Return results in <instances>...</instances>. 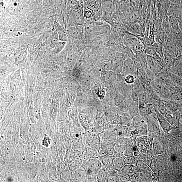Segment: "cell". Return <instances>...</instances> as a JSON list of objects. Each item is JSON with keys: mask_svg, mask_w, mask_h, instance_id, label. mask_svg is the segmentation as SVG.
<instances>
[{"mask_svg": "<svg viewBox=\"0 0 182 182\" xmlns=\"http://www.w3.org/2000/svg\"><path fill=\"white\" fill-rule=\"evenodd\" d=\"M102 163L99 159L94 158L87 160L83 166L87 179L93 180L96 178L99 171L102 168Z\"/></svg>", "mask_w": 182, "mask_h": 182, "instance_id": "obj_1", "label": "cell"}, {"mask_svg": "<svg viewBox=\"0 0 182 182\" xmlns=\"http://www.w3.org/2000/svg\"><path fill=\"white\" fill-rule=\"evenodd\" d=\"M149 135L155 138L160 134V126L156 113H153L146 116Z\"/></svg>", "mask_w": 182, "mask_h": 182, "instance_id": "obj_2", "label": "cell"}, {"mask_svg": "<svg viewBox=\"0 0 182 182\" xmlns=\"http://www.w3.org/2000/svg\"><path fill=\"white\" fill-rule=\"evenodd\" d=\"M153 138L149 135L138 136L136 138V143L139 152L141 154L146 153Z\"/></svg>", "mask_w": 182, "mask_h": 182, "instance_id": "obj_3", "label": "cell"}, {"mask_svg": "<svg viewBox=\"0 0 182 182\" xmlns=\"http://www.w3.org/2000/svg\"><path fill=\"white\" fill-rule=\"evenodd\" d=\"M165 51L171 55L173 58H177L180 53L174 42L168 38H165L163 44Z\"/></svg>", "mask_w": 182, "mask_h": 182, "instance_id": "obj_4", "label": "cell"}, {"mask_svg": "<svg viewBox=\"0 0 182 182\" xmlns=\"http://www.w3.org/2000/svg\"><path fill=\"white\" fill-rule=\"evenodd\" d=\"M123 69L126 74L132 75L136 77L137 76V70L132 60L127 58L123 64Z\"/></svg>", "mask_w": 182, "mask_h": 182, "instance_id": "obj_5", "label": "cell"}, {"mask_svg": "<svg viewBox=\"0 0 182 182\" xmlns=\"http://www.w3.org/2000/svg\"><path fill=\"white\" fill-rule=\"evenodd\" d=\"M126 156L124 155L116 157L114 161L112 168L119 172L126 164L125 162Z\"/></svg>", "mask_w": 182, "mask_h": 182, "instance_id": "obj_6", "label": "cell"}, {"mask_svg": "<svg viewBox=\"0 0 182 182\" xmlns=\"http://www.w3.org/2000/svg\"><path fill=\"white\" fill-rule=\"evenodd\" d=\"M163 59L166 66L171 71L174 68L175 66V58L164 50Z\"/></svg>", "mask_w": 182, "mask_h": 182, "instance_id": "obj_7", "label": "cell"}, {"mask_svg": "<svg viewBox=\"0 0 182 182\" xmlns=\"http://www.w3.org/2000/svg\"><path fill=\"white\" fill-rule=\"evenodd\" d=\"M156 108L152 104H147L145 106L139 108V114L146 116L151 114L155 113Z\"/></svg>", "mask_w": 182, "mask_h": 182, "instance_id": "obj_8", "label": "cell"}, {"mask_svg": "<svg viewBox=\"0 0 182 182\" xmlns=\"http://www.w3.org/2000/svg\"><path fill=\"white\" fill-rule=\"evenodd\" d=\"M100 158L102 164L107 169L111 168L113 166L114 161L116 157L113 155H108Z\"/></svg>", "mask_w": 182, "mask_h": 182, "instance_id": "obj_9", "label": "cell"}, {"mask_svg": "<svg viewBox=\"0 0 182 182\" xmlns=\"http://www.w3.org/2000/svg\"><path fill=\"white\" fill-rule=\"evenodd\" d=\"M132 124L133 127L136 128L147 124V119L146 116L138 114L133 118Z\"/></svg>", "mask_w": 182, "mask_h": 182, "instance_id": "obj_10", "label": "cell"}, {"mask_svg": "<svg viewBox=\"0 0 182 182\" xmlns=\"http://www.w3.org/2000/svg\"><path fill=\"white\" fill-rule=\"evenodd\" d=\"M168 20L170 28L175 33H180L179 20L172 16H168Z\"/></svg>", "mask_w": 182, "mask_h": 182, "instance_id": "obj_11", "label": "cell"}, {"mask_svg": "<svg viewBox=\"0 0 182 182\" xmlns=\"http://www.w3.org/2000/svg\"><path fill=\"white\" fill-rule=\"evenodd\" d=\"M153 147L155 155H160L164 152L163 145L158 140L153 138L152 141Z\"/></svg>", "mask_w": 182, "mask_h": 182, "instance_id": "obj_12", "label": "cell"}, {"mask_svg": "<svg viewBox=\"0 0 182 182\" xmlns=\"http://www.w3.org/2000/svg\"><path fill=\"white\" fill-rule=\"evenodd\" d=\"M133 133L136 137L139 136L148 135V129L147 124L135 128V130Z\"/></svg>", "mask_w": 182, "mask_h": 182, "instance_id": "obj_13", "label": "cell"}, {"mask_svg": "<svg viewBox=\"0 0 182 182\" xmlns=\"http://www.w3.org/2000/svg\"><path fill=\"white\" fill-rule=\"evenodd\" d=\"M134 165L126 164L118 173L121 175L123 176L132 174L135 170V166Z\"/></svg>", "mask_w": 182, "mask_h": 182, "instance_id": "obj_14", "label": "cell"}, {"mask_svg": "<svg viewBox=\"0 0 182 182\" xmlns=\"http://www.w3.org/2000/svg\"><path fill=\"white\" fill-rule=\"evenodd\" d=\"M128 29L130 32L135 35L140 36L143 35L140 25L138 22L131 24Z\"/></svg>", "mask_w": 182, "mask_h": 182, "instance_id": "obj_15", "label": "cell"}, {"mask_svg": "<svg viewBox=\"0 0 182 182\" xmlns=\"http://www.w3.org/2000/svg\"><path fill=\"white\" fill-rule=\"evenodd\" d=\"M124 42L125 44L129 47H134L137 43L139 40L134 36H124Z\"/></svg>", "mask_w": 182, "mask_h": 182, "instance_id": "obj_16", "label": "cell"}, {"mask_svg": "<svg viewBox=\"0 0 182 182\" xmlns=\"http://www.w3.org/2000/svg\"><path fill=\"white\" fill-rule=\"evenodd\" d=\"M160 127L163 131L166 133H168L173 128L172 125L168 121L166 118L159 122Z\"/></svg>", "mask_w": 182, "mask_h": 182, "instance_id": "obj_17", "label": "cell"}, {"mask_svg": "<svg viewBox=\"0 0 182 182\" xmlns=\"http://www.w3.org/2000/svg\"><path fill=\"white\" fill-rule=\"evenodd\" d=\"M129 110L130 115L132 118L137 115L139 110L138 101H134V103L130 105Z\"/></svg>", "mask_w": 182, "mask_h": 182, "instance_id": "obj_18", "label": "cell"}, {"mask_svg": "<svg viewBox=\"0 0 182 182\" xmlns=\"http://www.w3.org/2000/svg\"><path fill=\"white\" fill-rule=\"evenodd\" d=\"M108 176L107 170L102 168L99 171L96 176V180L99 182L107 181Z\"/></svg>", "mask_w": 182, "mask_h": 182, "instance_id": "obj_19", "label": "cell"}, {"mask_svg": "<svg viewBox=\"0 0 182 182\" xmlns=\"http://www.w3.org/2000/svg\"><path fill=\"white\" fill-rule=\"evenodd\" d=\"M168 16H172L179 20L182 19V13L177 8H170L168 12Z\"/></svg>", "mask_w": 182, "mask_h": 182, "instance_id": "obj_20", "label": "cell"}, {"mask_svg": "<svg viewBox=\"0 0 182 182\" xmlns=\"http://www.w3.org/2000/svg\"><path fill=\"white\" fill-rule=\"evenodd\" d=\"M126 147V146L123 145L116 144L113 155L116 157L124 155Z\"/></svg>", "mask_w": 182, "mask_h": 182, "instance_id": "obj_21", "label": "cell"}, {"mask_svg": "<svg viewBox=\"0 0 182 182\" xmlns=\"http://www.w3.org/2000/svg\"><path fill=\"white\" fill-rule=\"evenodd\" d=\"M116 144L114 143H105L102 145V149L106 150L109 155H114Z\"/></svg>", "mask_w": 182, "mask_h": 182, "instance_id": "obj_22", "label": "cell"}, {"mask_svg": "<svg viewBox=\"0 0 182 182\" xmlns=\"http://www.w3.org/2000/svg\"><path fill=\"white\" fill-rule=\"evenodd\" d=\"M138 101H143L147 104H152L150 95L146 90L141 93Z\"/></svg>", "mask_w": 182, "mask_h": 182, "instance_id": "obj_23", "label": "cell"}, {"mask_svg": "<svg viewBox=\"0 0 182 182\" xmlns=\"http://www.w3.org/2000/svg\"><path fill=\"white\" fill-rule=\"evenodd\" d=\"M152 47L156 52L163 59L164 49L163 45L158 42H155L153 44Z\"/></svg>", "mask_w": 182, "mask_h": 182, "instance_id": "obj_24", "label": "cell"}, {"mask_svg": "<svg viewBox=\"0 0 182 182\" xmlns=\"http://www.w3.org/2000/svg\"><path fill=\"white\" fill-rule=\"evenodd\" d=\"M76 177L79 181H85L87 179V176L84 170H79L76 172Z\"/></svg>", "mask_w": 182, "mask_h": 182, "instance_id": "obj_25", "label": "cell"}, {"mask_svg": "<svg viewBox=\"0 0 182 182\" xmlns=\"http://www.w3.org/2000/svg\"><path fill=\"white\" fill-rule=\"evenodd\" d=\"M140 156V158L144 161L147 166L152 169V158L146 154V153L145 154H141Z\"/></svg>", "mask_w": 182, "mask_h": 182, "instance_id": "obj_26", "label": "cell"}, {"mask_svg": "<svg viewBox=\"0 0 182 182\" xmlns=\"http://www.w3.org/2000/svg\"><path fill=\"white\" fill-rule=\"evenodd\" d=\"M97 155L98 153L96 151L88 148L86 150V154H85V157L88 160L90 158H95V156Z\"/></svg>", "mask_w": 182, "mask_h": 182, "instance_id": "obj_27", "label": "cell"}, {"mask_svg": "<svg viewBox=\"0 0 182 182\" xmlns=\"http://www.w3.org/2000/svg\"><path fill=\"white\" fill-rule=\"evenodd\" d=\"M118 173H112L108 174L107 182H117L119 180Z\"/></svg>", "mask_w": 182, "mask_h": 182, "instance_id": "obj_28", "label": "cell"}, {"mask_svg": "<svg viewBox=\"0 0 182 182\" xmlns=\"http://www.w3.org/2000/svg\"><path fill=\"white\" fill-rule=\"evenodd\" d=\"M133 118L130 115H124L122 117L121 121L124 124H129L132 123Z\"/></svg>", "mask_w": 182, "mask_h": 182, "instance_id": "obj_29", "label": "cell"}, {"mask_svg": "<svg viewBox=\"0 0 182 182\" xmlns=\"http://www.w3.org/2000/svg\"><path fill=\"white\" fill-rule=\"evenodd\" d=\"M135 163L136 166L139 169H141L145 168L147 166V165L146 163L140 158L138 159L137 160H136Z\"/></svg>", "mask_w": 182, "mask_h": 182, "instance_id": "obj_30", "label": "cell"}, {"mask_svg": "<svg viewBox=\"0 0 182 182\" xmlns=\"http://www.w3.org/2000/svg\"><path fill=\"white\" fill-rule=\"evenodd\" d=\"M136 78L134 76L129 74L126 76L125 79V81L126 83L129 84H131L134 83Z\"/></svg>", "mask_w": 182, "mask_h": 182, "instance_id": "obj_31", "label": "cell"}, {"mask_svg": "<svg viewBox=\"0 0 182 182\" xmlns=\"http://www.w3.org/2000/svg\"><path fill=\"white\" fill-rule=\"evenodd\" d=\"M130 19L133 22H137L139 19V17L138 12L137 11L133 12L130 14Z\"/></svg>", "mask_w": 182, "mask_h": 182, "instance_id": "obj_32", "label": "cell"}, {"mask_svg": "<svg viewBox=\"0 0 182 182\" xmlns=\"http://www.w3.org/2000/svg\"><path fill=\"white\" fill-rule=\"evenodd\" d=\"M134 152L133 151V149L132 147L130 146L126 147L124 155L126 156H133V155Z\"/></svg>", "mask_w": 182, "mask_h": 182, "instance_id": "obj_33", "label": "cell"}, {"mask_svg": "<svg viewBox=\"0 0 182 182\" xmlns=\"http://www.w3.org/2000/svg\"><path fill=\"white\" fill-rule=\"evenodd\" d=\"M125 162L126 164H134L136 162L135 156L133 155L126 156Z\"/></svg>", "mask_w": 182, "mask_h": 182, "instance_id": "obj_34", "label": "cell"}, {"mask_svg": "<svg viewBox=\"0 0 182 182\" xmlns=\"http://www.w3.org/2000/svg\"><path fill=\"white\" fill-rule=\"evenodd\" d=\"M59 36L60 39L62 41H65L67 40V36L64 30L61 28L58 30Z\"/></svg>", "mask_w": 182, "mask_h": 182, "instance_id": "obj_35", "label": "cell"}, {"mask_svg": "<svg viewBox=\"0 0 182 182\" xmlns=\"http://www.w3.org/2000/svg\"><path fill=\"white\" fill-rule=\"evenodd\" d=\"M94 15L95 14L92 10H87L84 11V16L86 18H92Z\"/></svg>", "mask_w": 182, "mask_h": 182, "instance_id": "obj_36", "label": "cell"}, {"mask_svg": "<svg viewBox=\"0 0 182 182\" xmlns=\"http://www.w3.org/2000/svg\"><path fill=\"white\" fill-rule=\"evenodd\" d=\"M146 153L151 156L152 158L153 156L155 155L154 150H153V149L152 141L150 144L148 149Z\"/></svg>", "mask_w": 182, "mask_h": 182, "instance_id": "obj_37", "label": "cell"}, {"mask_svg": "<svg viewBox=\"0 0 182 182\" xmlns=\"http://www.w3.org/2000/svg\"><path fill=\"white\" fill-rule=\"evenodd\" d=\"M114 67L116 70H120L122 67L121 62L119 60H115L114 62Z\"/></svg>", "mask_w": 182, "mask_h": 182, "instance_id": "obj_38", "label": "cell"}, {"mask_svg": "<svg viewBox=\"0 0 182 182\" xmlns=\"http://www.w3.org/2000/svg\"><path fill=\"white\" fill-rule=\"evenodd\" d=\"M115 104L118 106L121 107L124 106V103L121 99L118 98L115 100Z\"/></svg>", "mask_w": 182, "mask_h": 182, "instance_id": "obj_39", "label": "cell"}, {"mask_svg": "<svg viewBox=\"0 0 182 182\" xmlns=\"http://www.w3.org/2000/svg\"><path fill=\"white\" fill-rule=\"evenodd\" d=\"M131 178L130 174H126L122 176L121 180L122 181L127 182L130 181Z\"/></svg>", "mask_w": 182, "mask_h": 182, "instance_id": "obj_40", "label": "cell"}, {"mask_svg": "<svg viewBox=\"0 0 182 182\" xmlns=\"http://www.w3.org/2000/svg\"><path fill=\"white\" fill-rule=\"evenodd\" d=\"M169 144L171 146H174L176 144V141L174 139L172 138L169 140Z\"/></svg>", "mask_w": 182, "mask_h": 182, "instance_id": "obj_41", "label": "cell"}, {"mask_svg": "<svg viewBox=\"0 0 182 182\" xmlns=\"http://www.w3.org/2000/svg\"><path fill=\"white\" fill-rule=\"evenodd\" d=\"M98 96L99 97L103 98L105 96V93L103 92L100 91L98 93Z\"/></svg>", "mask_w": 182, "mask_h": 182, "instance_id": "obj_42", "label": "cell"}, {"mask_svg": "<svg viewBox=\"0 0 182 182\" xmlns=\"http://www.w3.org/2000/svg\"><path fill=\"white\" fill-rule=\"evenodd\" d=\"M179 22L181 32L182 33V20H179Z\"/></svg>", "mask_w": 182, "mask_h": 182, "instance_id": "obj_43", "label": "cell"}]
</instances>
